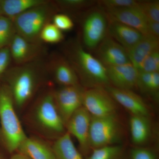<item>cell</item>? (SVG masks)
Segmentation results:
<instances>
[{"instance_id":"6da1fadb","label":"cell","mask_w":159,"mask_h":159,"mask_svg":"<svg viewBox=\"0 0 159 159\" xmlns=\"http://www.w3.org/2000/svg\"><path fill=\"white\" fill-rule=\"evenodd\" d=\"M41 60L16 65L6 72L8 86L18 108L25 105L39 85L43 73L47 69Z\"/></svg>"},{"instance_id":"7a4b0ae2","label":"cell","mask_w":159,"mask_h":159,"mask_svg":"<svg viewBox=\"0 0 159 159\" xmlns=\"http://www.w3.org/2000/svg\"><path fill=\"white\" fill-rule=\"evenodd\" d=\"M66 54L78 78L89 89L105 88L110 86L105 66L79 43L70 44Z\"/></svg>"},{"instance_id":"3957f363","label":"cell","mask_w":159,"mask_h":159,"mask_svg":"<svg viewBox=\"0 0 159 159\" xmlns=\"http://www.w3.org/2000/svg\"><path fill=\"white\" fill-rule=\"evenodd\" d=\"M8 85L0 87V122L3 141L8 151L14 152L27 138L15 109Z\"/></svg>"},{"instance_id":"277c9868","label":"cell","mask_w":159,"mask_h":159,"mask_svg":"<svg viewBox=\"0 0 159 159\" xmlns=\"http://www.w3.org/2000/svg\"><path fill=\"white\" fill-rule=\"evenodd\" d=\"M56 8L48 2L18 16L12 20L16 33L31 42L40 43L41 32L52 20Z\"/></svg>"},{"instance_id":"5b68a950","label":"cell","mask_w":159,"mask_h":159,"mask_svg":"<svg viewBox=\"0 0 159 159\" xmlns=\"http://www.w3.org/2000/svg\"><path fill=\"white\" fill-rule=\"evenodd\" d=\"M34 116L36 124L44 132L52 135L63 134L65 125L57 111L53 93H48L40 99Z\"/></svg>"},{"instance_id":"8992f818","label":"cell","mask_w":159,"mask_h":159,"mask_svg":"<svg viewBox=\"0 0 159 159\" xmlns=\"http://www.w3.org/2000/svg\"><path fill=\"white\" fill-rule=\"evenodd\" d=\"M121 127L115 115L97 117L91 116L89 141L91 148L113 145L121 137Z\"/></svg>"},{"instance_id":"52a82bcc","label":"cell","mask_w":159,"mask_h":159,"mask_svg":"<svg viewBox=\"0 0 159 159\" xmlns=\"http://www.w3.org/2000/svg\"><path fill=\"white\" fill-rule=\"evenodd\" d=\"M108 24L106 15L100 8L87 13L82 25L83 42L87 48L96 50L107 35Z\"/></svg>"},{"instance_id":"ba28073f","label":"cell","mask_w":159,"mask_h":159,"mask_svg":"<svg viewBox=\"0 0 159 159\" xmlns=\"http://www.w3.org/2000/svg\"><path fill=\"white\" fill-rule=\"evenodd\" d=\"M82 106L92 116H108L115 115L117 106L115 100L102 88H94L84 91Z\"/></svg>"},{"instance_id":"9c48e42d","label":"cell","mask_w":159,"mask_h":159,"mask_svg":"<svg viewBox=\"0 0 159 159\" xmlns=\"http://www.w3.org/2000/svg\"><path fill=\"white\" fill-rule=\"evenodd\" d=\"M84 91L77 85L63 86L53 93L56 107L65 126L72 115L82 106Z\"/></svg>"},{"instance_id":"30bf717a","label":"cell","mask_w":159,"mask_h":159,"mask_svg":"<svg viewBox=\"0 0 159 159\" xmlns=\"http://www.w3.org/2000/svg\"><path fill=\"white\" fill-rule=\"evenodd\" d=\"M11 59L16 65L39 60L44 54L41 43L31 42L16 33L9 46Z\"/></svg>"},{"instance_id":"8fae6325","label":"cell","mask_w":159,"mask_h":159,"mask_svg":"<svg viewBox=\"0 0 159 159\" xmlns=\"http://www.w3.org/2000/svg\"><path fill=\"white\" fill-rule=\"evenodd\" d=\"M91 118L90 114L82 106L74 113L66 125L68 133L77 139L84 154L89 153L91 149L89 141Z\"/></svg>"},{"instance_id":"7c38bea8","label":"cell","mask_w":159,"mask_h":159,"mask_svg":"<svg viewBox=\"0 0 159 159\" xmlns=\"http://www.w3.org/2000/svg\"><path fill=\"white\" fill-rule=\"evenodd\" d=\"M109 20L122 23L136 29L144 36H148V20L137 8L102 9Z\"/></svg>"},{"instance_id":"4fadbf2b","label":"cell","mask_w":159,"mask_h":159,"mask_svg":"<svg viewBox=\"0 0 159 159\" xmlns=\"http://www.w3.org/2000/svg\"><path fill=\"white\" fill-rule=\"evenodd\" d=\"M95 51L96 57L106 67L130 63L125 48L108 34Z\"/></svg>"},{"instance_id":"5bb4252c","label":"cell","mask_w":159,"mask_h":159,"mask_svg":"<svg viewBox=\"0 0 159 159\" xmlns=\"http://www.w3.org/2000/svg\"><path fill=\"white\" fill-rule=\"evenodd\" d=\"M106 90L115 100L133 116H149V111L146 103L139 95L132 90L121 89L109 86Z\"/></svg>"},{"instance_id":"9a60e30c","label":"cell","mask_w":159,"mask_h":159,"mask_svg":"<svg viewBox=\"0 0 159 159\" xmlns=\"http://www.w3.org/2000/svg\"><path fill=\"white\" fill-rule=\"evenodd\" d=\"M106 68L110 83L114 87L129 90L137 88L139 72L131 63Z\"/></svg>"},{"instance_id":"2e32d148","label":"cell","mask_w":159,"mask_h":159,"mask_svg":"<svg viewBox=\"0 0 159 159\" xmlns=\"http://www.w3.org/2000/svg\"><path fill=\"white\" fill-rule=\"evenodd\" d=\"M47 69L51 71L57 83L63 86L79 85V78L71 64L61 56L54 57Z\"/></svg>"},{"instance_id":"e0dca14e","label":"cell","mask_w":159,"mask_h":159,"mask_svg":"<svg viewBox=\"0 0 159 159\" xmlns=\"http://www.w3.org/2000/svg\"><path fill=\"white\" fill-rule=\"evenodd\" d=\"M108 20L107 34L125 50L132 48L144 37L140 31L132 27L118 22Z\"/></svg>"},{"instance_id":"ac0fdd59","label":"cell","mask_w":159,"mask_h":159,"mask_svg":"<svg viewBox=\"0 0 159 159\" xmlns=\"http://www.w3.org/2000/svg\"><path fill=\"white\" fill-rule=\"evenodd\" d=\"M159 48V39L144 36L135 45L126 51L131 63L139 71L145 58Z\"/></svg>"},{"instance_id":"d6986e66","label":"cell","mask_w":159,"mask_h":159,"mask_svg":"<svg viewBox=\"0 0 159 159\" xmlns=\"http://www.w3.org/2000/svg\"><path fill=\"white\" fill-rule=\"evenodd\" d=\"M17 150L30 159H56L52 148L34 138L27 137Z\"/></svg>"},{"instance_id":"ffe728a7","label":"cell","mask_w":159,"mask_h":159,"mask_svg":"<svg viewBox=\"0 0 159 159\" xmlns=\"http://www.w3.org/2000/svg\"><path fill=\"white\" fill-rule=\"evenodd\" d=\"M48 2L45 0H1L2 15L12 20L18 16Z\"/></svg>"},{"instance_id":"44dd1931","label":"cell","mask_w":159,"mask_h":159,"mask_svg":"<svg viewBox=\"0 0 159 159\" xmlns=\"http://www.w3.org/2000/svg\"><path fill=\"white\" fill-rule=\"evenodd\" d=\"M129 127L132 140L135 144L142 145L147 142L150 135V124L148 117L132 115Z\"/></svg>"},{"instance_id":"7402d4cb","label":"cell","mask_w":159,"mask_h":159,"mask_svg":"<svg viewBox=\"0 0 159 159\" xmlns=\"http://www.w3.org/2000/svg\"><path fill=\"white\" fill-rule=\"evenodd\" d=\"M52 148L56 159H83L68 132L60 136Z\"/></svg>"},{"instance_id":"603a6c76","label":"cell","mask_w":159,"mask_h":159,"mask_svg":"<svg viewBox=\"0 0 159 159\" xmlns=\"http://www.w3.org/2000/svg\"><path fill=\"white\" fill-rule=\"evenodd\" d=\"M16 34L13 21L4 16H0V50L9 47Z\"/></svg>"},{"instance_id":"cb8c5ba5","label":"cell","mask_w":159,"mask_h":159,"mask_svg":"<svg viewBox=\"0 0 159 159\" xmlns=\"http://www.w3.org/2000/svg\"><path fill=\"white\" fill-rule=\"evenodd\" d=\"M122 152V147L118 145L93 148L87 159H119Z\"/></svg>"},{"instance_id":"d4e9b609","label":"cell","mask_w":159,"mask_h":159,"mask_svg":"<svg viewBox=\"0 0 159 159\" xmlns=\"http://www.w3.org/2000/svg\"><path fill=\"white\" fill-rule=\"evenodd\" d=\"M96 2L86 0H59L55 2V5L64 11H77L88 9Z\"/></svg>"},{"instance_id":"484cf974","label":"cell","mask_w":159,"mask_h":159,"mask_svg":"<svg viewBox=\"0 0 159 159\" xmlns=\"http://www.w3.org/2000/svg\"><path fill=\"white\" fill-rule=\"evenodd\" d=\"M137 8L148 21L159 22V1H139Z\"/></svg>"},{"instance_id":"4316f807","label":"cell","mask_w":159,"mask_h":159,"mask_svg":"<svg viewBox=\"0 0 159 159\" xmlns=\"http://www.w3.org/2000/svg\"><path fill=\"white\" fill-rule=\"evenodd\" d=\"M63 39L62 31L51 23L45 26L40 34V41L49 43H57L61 42Z\"/></svg>"},{"instance_id":"83f0119b","label":"cell","mask_w":159,"mask_h":159,"mask_svg":"<svg viewBox=\"0 0 159 159\" xmlns=\"http://www.w3.org/2000/svg\"><path fill=\"white\" fill-rule=\"evenodd\" d=\"M102 9L122 8H137L139 1L134 0H101L97 2Z\"/></svg>"},{"instance_id":"f1b7e54d","label":"cell","mask_w":159,"mask_h":159,"mask_svg":"<svg viewBox=\"0 0 159 159\" xmlns=\"http://www.w3.org/2000/svg\"><path fill=\"white\" fill-rule=\"evenodd\" d=\"M139 72H159V50L153 51L142 62Z\"/></svg>"},{"instance_id":"f546056e","label":"cell","mask_w":159,"mask_h":159,"mask_svg":"<svg viewBox=\"0 0 159 159\" xmlns=\"http://www.w3.org/2000/svg\"><path fill=\"white\" fill-rule=\"evenodd\" d=\"M52 20L54 25L61 31H70L74 27L73 20L66 14H55Z\"/></svg>"},{"instance_id":"4dcf8cb0","label":"cell","mask_w":159,"mask_h":159,"mask_svg":"<svg viewBox=\"0 0 159 159\" xmlns=\"http://www.w3.org/2000/svg\"><path fill=\"white\" fill-rule=\"evenodd\" d=\"M11 59L9 47L0 50V77L8 71Z\"/></svg>"},{"instance_id":"1f68e13d","label":"cell","mask_w":159,"mask_h":159,"mask_svg":"<svg viewBox=\"0 0 159 159\" xmlns=\"http://www.w3.org/2000/svg\"><path fill=\"white\" fill-rule=\"evenodd\" d=\"M131 159H156L151 151L143 148H136L131 152Z\"/></svg>"},{"instance_id":"d6a6232c","label":"cell","mask_w":159,"mask_h":159,"mask_svg":"<svg viewBox=\"0 0 159 159\" xmlns=\"http://www.w3.org/2000/svg\"><path fill=\"white\" fill-rule=\"evenodd\" d=\"M148 30L149 36L159 39V22L148 20Z\"/></svg>"},{"instance_id":"836d02e7","label":"cell","mask_w":159,"mask_h":159,"mask_svg":"<svg viewBox=\"0 0 159 159\" xmlns=\"http://www.w3.org/2000/svg\"><path fill=\"white\" fill-rule=\"evenodd\" d=\"M159 89V73H153L150 84V93H157Z\"/></svg>"},{"instance_id":"e575fe53","label":"cell","mask_w":159,"mask_h":159,"mask_svg":"<svg viewBox=\"0 0 159 159\" xmlns=\"http://www.w3.org/2000/svg\"><path fill=\"white\" fill-rule=\"evenodd\" d=\"M10 159H30L28 157L26 156L23 154L19 153L15 154L14 155L12 156Z\"/></svg>"},{"instance_id":"d590c367","label":"cell","mask_w":159,"mask_h":159,"mask_svg":"<svg viewBox=\"0 0 159 159\" xmlns=\"http://www.w3.org/2000/svg\"><path fill=\"white\" fill-rule=\"evenodd\" d=\"M2 15V9H1V5H0V16Z\"/></svg>"}]
</instances>
